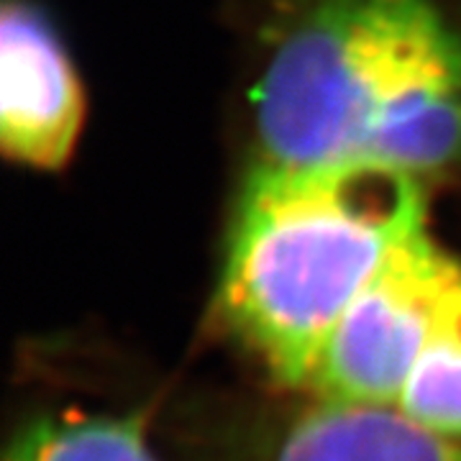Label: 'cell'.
Listing matches in <instances>:
<instances>
[{"label": "cell", "mask_w": 461, "mask_h": 461, "mask_svg": "<svg viewBox=\"0 0 461 461\" xmlns=\"http://www.w3.org/2000/svg\"><path fill=\"white\" fill-rule=\"evenodd\" d=\"M459 282V259L429 230L412 236L341 315L305 390L326 402L395 408Z\"/></svg>", "instance_id": "obj_3"}, {"label": "cell", "mask_w": 461, "mask_h": 461, "mask_svg": "<svg viewBox=\"0 0 461 461\" xmlns=\"http://www.w3.org/2000/svg\"><path fill=\"white\" fill-rule=\"evenodd\" d=\"M423 230L426 198L415 175L377 162H267L239 200L223 313L275 377L308 387L348 305Z\"/></svg>", "instance_id": "obj_2"}, {"label": "cell", "mask_w": 461, "mask_h": 461, "mask_svg": "<svg viewBox=\"0 0 461 461\" xmlns=\"http://www.w3.org/2000/svg\"><path fill=\"white\" fill-rule=\"evenodd\" d=\"M5 461H159L136 418L62 412L18 433Z\"/></svg>", "instance_id": "obj_6"}, {"label": "cell", "mask_w": 461, "mask_h": 461, "mask_svg": "<svg viewBox=\"0 0 461 461\" xmlns=\"http://www.w3.org/2000/svg\"><path fill=\"white\" fill-rule=\"evenodd\" d=\"M83 126V90L47 16L8 0L0 18V141L36 169L65 165Z\"/></svg>", "instance_id": "obj_4"}, {"label": "cell", "mask_w": 461, "mask_h": 461, "mask_svg": "<svg viewBox=\"0 0 461 461\" xmlns=\"http://www.w3.org/2000/svg\"><path fill=\"white\" fill-rule=\"evenodd\" d=\"M257 126L272 165H459L461 36L429 0H315L264 69Z\"/></svg>", "instance_id": "obj_1"}, {"label": "cell", "mask_w": 461, "mask_h": 461, "mask_svg": "<svg viewBox=\"0 0 461 461\" xmlns=\"http://www.w3.org/2000/svg\"><path fill=\"white\" fill-rule=\"evenodd\" d=\"M264 461H461V441L418 426L395 408L318 400Z\"/></svg>", "instance_id": "obj_5"}, {"label": "cell", "mask_w": 461, "mask_h": 461, "mask_svg": "<svg viewBox=\"0 0 461 461\" xmlns=\"http://www.w3.org/2000/svg\"><path fill=\"white\" fill-rule=\"evenodd\" d=\"M395 411L438 436L461 441V282L446 300Z\"/></svg>", "instance_id": "obj_7"}]
</instances>
